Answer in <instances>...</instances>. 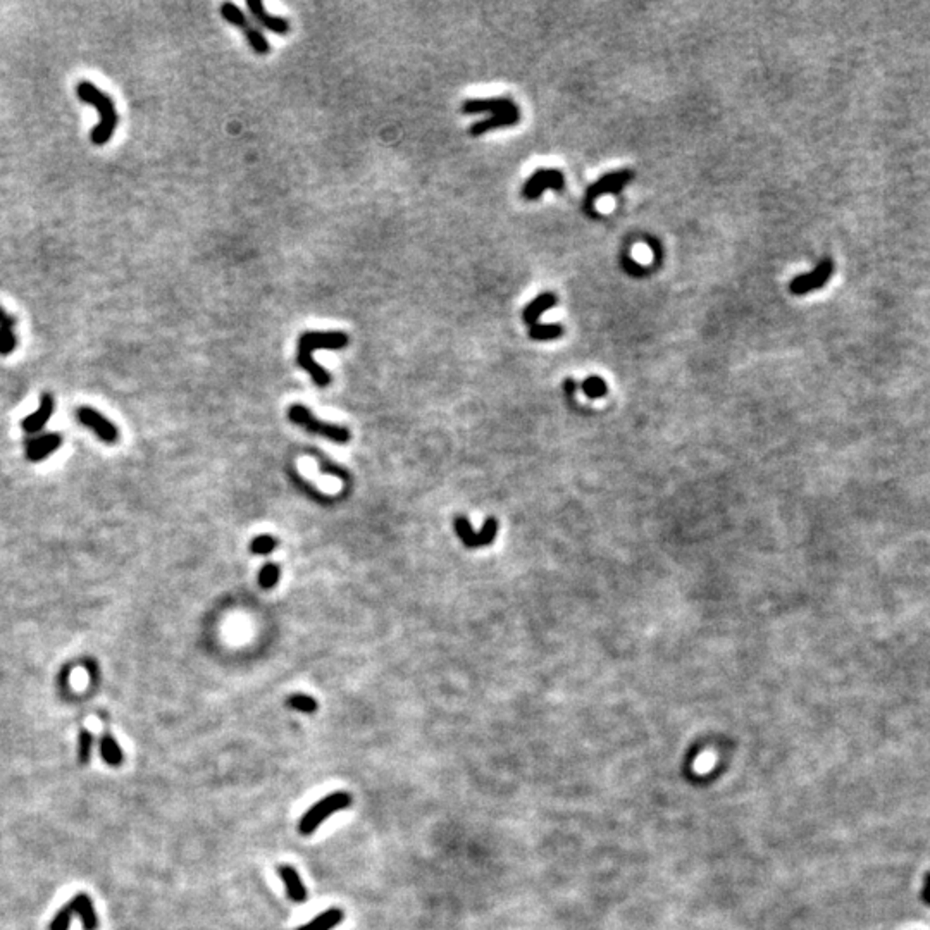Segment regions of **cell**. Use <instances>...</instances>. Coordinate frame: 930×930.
<instances>
[{
    "label": "cell",
    "instance_id": "obj_27",
    "mask_svg": "<svg viewBox=\"0 0 930 930\" xmlns=\"http://www.w3.org/2000/svg\"><path fill=\"white\" fill-rule=\"evenodd\" d=\"M91 744H94V736H91V732L88 731V729H82L78 737V756L82 763H88V761H90Z\"/></svg>",
    "mask_w": 930,
    "mask_h": 930
},
{
    "label": "cell",
    "instance_id": "obj_11",
    "mask_svg": "<svg viewBox=\"0 0 930 930\" xmlns=\"http://www.w3.org/2000/svg\"><path fill=\"white\" fill-rule=\"evenodd\" d=\"M517 109L515 102L512 99L507 97H491V99H469L465 100L460 107L462 114L465 116H474V114H488L491 116H498L503 114V112L514 111Z\"/></svg>",
    "mask_w": 930,
    "mask_h": 930
},
{
    "label": "cell",
    "instance_id": "obj_23",
    "mask_svg": "<svg viewBox=\"0 0 930 930\" xmlns=\"http://www.w3.org/2000/svg\"><path fill=\"white\" fill-rule=\"evenodd\" d=\"M279 576H281L279 565L267 562L259 572V586L262 589H272L279 583Z\"/></svg>",
    "mask_w": 930,
    "mask_h": 930
},
{
    "label": "cell",
    "instance_id": "obj_9",
    "mask_svg": "<svg viewBox=\"0 0 930 930\" xmlns=\"http://www.w3.org/2000/svg\"><path fill=\"white\" fill-rule=\"evenodd\" d=\"M564 186H565V179L562 172L556 169H538L536 172H532L531 178H529L526 184L522 186V196L531 202V200H538L547 188L562 191Z\"/></svg>",
    "mask_w": 930,
    "mask_h": 930
},
{
    "label": "cell",
    "instance_id": "obj_12",
    "mask_svg": "<svg viewBox=\"0 0 930 930\" xmlns=\"http://www.w3.org/2000/svg\"><path fill=\"white\" fill-rule=\"evenodd\" d=\"M247 7H248V13L252 14L254 21L257 23L260 28H264V30L271 31V33H276V35L290 33V23H288L284 18H281V16L271 14L260 0H247Z\"/></svg>",
    "mask_w": 930,
    "mask_h": 930
},
{
    "label": "cell",
    "instance_id": "obj_15",
    "mask_svg": "<svg viewBox=\"0 0 930 930\" xmlns=\"http://www.w3.org/2000/svg\"><path fill=\"white\" fill-rule=\"evenodd\" d=\"M62 436L57 432H49V435L38 436V438L30 439L26 443V459L31 462H40L45 460L50 453H54L61 447Z\"/></svg>",
    "mask_w": 930,
    "mask_h": 930
},
{
    "label": "cell",
    "instance_id": "obj_14",
    "mask_svg": "<svg viewBox=\"0 0 930 930\" xmlns=\"http://www.w3.org/2000/svg\"><path fill=\"white\" fill-rule=\"evenodd\" d=\"M519 119H520V111H519V107H517V109H514V111L503 112V114H498V116H490V118L484 119V121H478V123L471 124V126H469V135L474 136V138H478V136H483V135L490 133V131L502 130V128L515 126V124L519 123Z\"/></svg>",
    "mask_w": 930,
    "mask_h": 930
},
{
    "label": "cell",
    "instance_id": "obj_25",
    "mask_svg": "<svg viewBox=\"0 0 930 930\" xmlns=\"http://www.w3.org/2000/svg\"><path fill=\"white\" fill-rule=\"evenodd\" d=\"M288 705L295 710L303 713H314L318 710V701L308 695H293L288 698Z\"/></svg>",
    "mask_w": 930,
    "mask_h": 930
},
{
    "label": "cell",
    "instance_id": "obj_1",
    "mask_svg": "<svg viewBox=\"0 0 930 930\" xmlns=\"http://www.w3.org/2000/svg\"><path fill=\"white\" fill-rule=\"evenodd\" d=\"M347 332L343 331H306L300 335L298 347H296V366L310 374L312 381L318 388H326L331 384V374L314 360V352L318 350H344L348 347Z\"/></svg>",
    "mask_w": 930,
    "mask_h": 930
},
{
    "label": "cell",
    "instance_id": "obj_17",
    "mask_svg": "<svg viewBox=\"0 0 930 930\" xmlns=\"http://www.w3.org/2000/svg\"><path fill=\"white\" fill-rule=\"evenodd\" d=\"M555 306H556V296L553 293H548L547 291V293L538 295L534 300H531V303H527V307L522 310L524 324H527L529 327L536 326L541 315Z\"/></svg>",
    "mask_w": 930,
    "mask_h": 930
},
{
    "label": "cell",
    "instance_id": "obj_21",
    "mask_svg": "<svg viewBox=\"0 0 930 930\" xmlns=\"http://www.w3.org/2000/svg\"><path fill=\"white\" fill-rule=\"evenodd\" d=\"M564 335V327L560 324H536L529 330V338L534 342H548V340H559Z\"/></svg>",
    "mask_w": 930,
    "mask_h": 930
},
{
    "label": "cell",
    "instance_id": "obj_19",
    "mask_svg": "<svg viewBox=\"0 0 930 930\" xmlns=\"http://www.w3.org/2000/svg\"><path fill=\"white\" fill-rule=\"evenodd\" d=\"M343 918H344V913L342 908H327L326 912L320 913V915H318L315 918H312L308 924L302 925V927L296 930H332L342 924Z\"/></svg>",
    "mask_w": 930,
    "mask_h": 930
},
{
    "label": "cell",
    "instance_id": "obj_24",
    "mask_svg": "<svg viewBox=\"0 0 930 930\" xmlns=\"http://www.w3.org/2000/svg\"><path fill=\"white\" fill-rule=\"evenodd\" d=\"M278 539L271 534H260L250 543V550L255 555H269L278 548Z\"/></svg>",
    "mask_w": 930,
    "mask_h": 930
},
{
    "label": "cell",
    "instance_id": "obj_6",
    "mask_svg": "<svg viewBox=\"0 0 930 930\" xmlns=\"http://www.w3.org/2000/svg\"><path fill=\"white\" fill-rule=\"evenodd\" d=\"M832 274H834V260L831 257H825L820 260V264L813 271L796 276V278L789 283V291H791L792 295H800V296L812 293V291L820 290L824 284L831 281Z\"/></svg>",
    "mask_w": 930,
    "mask_h": 930
},
{
    "label": "cell",
    "instance_id": "obj_8",
    "mask_svg": "<svg viewBox=\"0 0 930 930\" xmlns=\"http://www.w3.org/2000/svg\"><path fill=\"white\" fill-rule=\"evenodd\" d=\"M631 179H632V171L629 169L615 171V172H610V174L601 176L598 181L593 183L591 186L588 188L586 198H584V208L591 214V208L600 196L608 194H619L625 184L631 183Z\"/></svg>",
    "mask_w": 930,
    "mask_h": 930
},
{
    "label": "cell",
    "instance_id": "obj_26",
    "mask_svg": "<svg viewBox=\"0 0 930 930\" xmlns=\"http://www.w3.org/2000/svg\"><path fill=\"white\" fill-rule=\"evenodd\" d=\"M73 917H74V909L73 906H71V903L64 904L61 912H59L57 915L54 917V920H52L50 930H69Z\"/></svg>",
    "mask_w": 930,
    "mask_h": 930
},
{
    "label": "cell",
    "instance_id": "obj_13",
    "mask_svg": "<svg viewBox=\"0 0 930 930\" xmlns=\"http://www.w3.org/2000/svg\"><path fill=\"white\" fill-rule=\"evenodd\" d=\"M54 407H55L54 396H52L50 393H42L37 410L23 419L21 422L23 431L28 432V435H33V432L42 431V429L47 426V422L50 420L52 414H54Z\"/></svg>",
    "mask_w": 930,
    "mask_h": 930
},
{
    "label": "cell",
    "instance_id": "obj_2",
    "mask_svg": "<svg viewBox=\"0 0 930 930\" xmlns=\"http://www.w3.org/2000/svg\"><path fill=\"white\" fill-rule=\"evenodd\" d=\"M76 94H78V99L82 102L94 106L100 116V123L91 130V143L97 147L109 143L119 121L114 100L106 91L95 86L91 82H79L78 86H76Z\"/></svg>",
    "mask_w": 930,
    "mask_h": 930
},
{
    "label": "cell",
    "instance_id": "obj_20",
    "mask_svg": "<svg viewBox=\"0 0 930 930\" xmlns=\"http://www.w3.org/2000/svg\"><path fill=\"white\" fill-rule=\"evenodd\" d=\"M100 755H102L103 761H106L107 765H111V767H119V765L124 761L123 749L119 748L118 741H116L109 732H106V734L102 736V739H100Z\"/></svg>",
    "mask_w": 930,
    "mask_h": 930
},
{
    "label": "cell",
    "instance_id": "obj_5",
    "mask_svg": "<svg viewBox=\"0 0 930 930\" xmlns=\"http://www.w3.org/2000/svg\"><path fill=\"white\" fill-rule=\"evenodd\" d=\"M350 805H352V796L348 795V792L338 791L324 796L319 803H315L314 807L308 808V812L302 817V820H300L298 824V832L303 834V836H308V834L315 832L324 820L330 819V817L335 815V813L340 812V809L348 808Z\"/></svg>",
    "mask_w": 930,
    "mask_h": 930
},
{
    "label": "cell",
    "instance_id": "obj_16",
    "mask_svg": "<svg viewBox=\"0 0 930 930\" xmlns=\"http://www.w3.org/2000/svg\"><path fill=\"white\" fill-rule=\"evenodd\" d=\"M278 872L284 884V889H286L288 897L293 900L295 903H303V901H307V889L306 885H303L302 879H300L298 873H296V870L293 867H290V865H281V867L278 868Z\"/></svg>",
    "mask_w": 930,
    "mask_h": 930
},
{
    "label": "cell",
    "instance_id": "obj_7",
    "mask_svg": "<svg viewBox=\"0 0 930 930\" xmlns=\"http://www.w3.org/2000/svg\"><path fill=\"white\" fill-rule=\"evenodd\" d=\"M453 527H455L456 536L462 539L465 547L481 548V547H488V544H491L493 541H495L496 532H498V520L488 519L483 529H481L479 532H474L471 527V522H469L464 515H459L455 520H453Z\"/></svg>",
    "mask_w": 930,
    "mask_h": 930
},
{
    "label": "cell",
    "instance_id": "obj_22",
    "mask_svg": "<svg viewBox=\"0 0 930 930\" xmlns=\"http://www.w3.org/2000/svg\"><path fill=\"white\" fill-rule=\"evenodd\" d=\"M579 386H581V390H583L584 395H586L588 398H591V400L601 398V396H605L608 393L607 383H605V381L601 378H598V376H591V378L584 379L583 383L579 384Z\"/></svg>",
    "mask_w": 930,
    "mask_h": 930
},
{
    "label": "cell",
    "instance_id": "obj_4",
    "mask_svg": "<svg viewBox=\"0 0 930 930\" xmlns=\"http://www.w3.org/2000/svg\"><path fill=\"white\" fill-rule=\"evenodd\" d=\"M220 16H223L224 21L236 26L243 35H245L248 45H250V49L254 50L255 54L259 55L269 54L271 45L269 42H267L266 35L262 33V30H260V28L255 25V23L252 21V19L248 18V16L243 13L236 4L224 2L223 6H220Z\"/></svg>",
    "mask_w": 930,
    "mask_h": 930
},
{
    "label": "cell",
    "instance_id": "obj_28",
    "mask_svg": "<svg viewBox=\"0 0 930 930\" xmlns=\"http://www.w3.org/2000/svg\"><path fill=\"white\" fill-rule=\"evenodd\" d=\"M921 900H924L925 904L930 906V872L925 873L924 877V889H921Z\"/></svg>",
    "mask_w": 930,
    "mask_h": 930
},
{
    "label": "cell",
    "instance_id": "obj_18",
    "mask_svg": "<svg viewBox=\"0 0 930 930\" xmlns=\"http://www.w3.org/2000/svg\"><path fill=\"white\" fill-rule=\"evenodd\" d=\"M71 906L74 909V915L79 917L82 920L83 930H97L99 929V917L95 913L94 904H91V900L86 896V894L79 892L76 894L74 900L71 901Z\"/></svg>",
    "mask_w": 930,
    "mask_h": 930
},
{
    "label": "cell",
    "instance_id": "obj_3",
    "mask_svg": "<svg viewBox=\"0 0 930 930\" xmlns=\"http://www.w3.org/2000/svg\"><path fill=\"white\" fill-rule=\"evenodd\" d=\"M288 419L291 422L296 424V426L303 427L306 431L312 432V435L323 436V438H327L335 443H348L350 441V431L343 426H336V424H327L323 422V420L315 419L312 410L306 405L295 403L288 408Z\"/></svg>",
    "mask_w": 930,
    "mask_h": 930
},
{
    "label": "cell",
    "instance_id": "obj_29",
    "mask_svg": "<svg viewBox=\"0 0 930 930\" xmlns=\"http://www.w3.org/2000/svg\"><path fill=\"white\" fill-rule=\"evenodd\" d=\"M6 315H7V312H6V310H4V308H2V307H0V320H2L4 318H6Z\"/></svg>",
    "mask_w": 930,
    "mask_h": 930
},
{
    "label": "cell",
    "instance_id": "obj_10",
    "mask_svg": "<svg viewBox=\"0 0 930 930\" xmlns=\"http://www.w3.org/2000/svg\"><path fill=\"white\" fill-rule=\"evenodd\" d=\"M76 417H78V420L83 424V426H86L90 431H94L95 435H97L102 441H106V443H116V441H118L119 438L118 427H116L111 420H107L100 412L94 410V408L90 407H82L76 410Z\"/></svg>",
    "mask_w": 930,
    "mask_h": 930
}]
</instances>
